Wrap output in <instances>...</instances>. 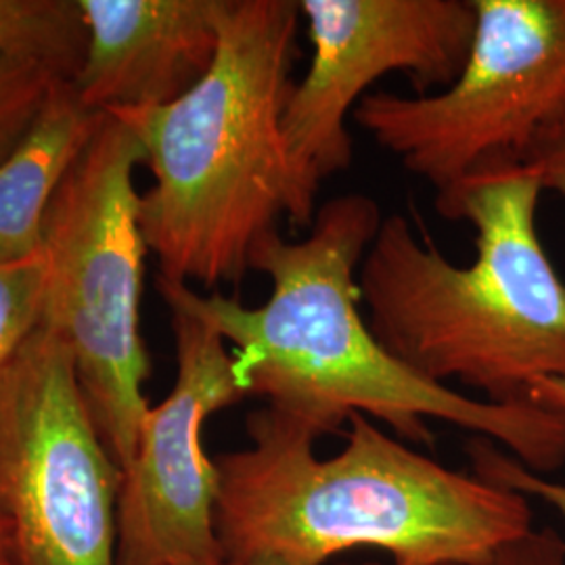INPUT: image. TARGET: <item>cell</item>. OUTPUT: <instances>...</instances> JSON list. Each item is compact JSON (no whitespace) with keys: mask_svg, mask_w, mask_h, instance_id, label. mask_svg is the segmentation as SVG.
Masks as SVG:
<instances>
[{"mask_svg":"<svg viewBox=\"0 0 565 565\" xmlns=\"http://www.w3.org/2000/svg\"><path fill=\"white\" fill-rule=\"evenodd\" d=\"M0 565H21L11 527L0 518Z\"/></svg>","mask_w":565,"mask_h":565,"instance_id":"cell-19","label":"cell"},{"mask_svg":"<svg viewBox=\"0 0 565 565\" xmlns=\"http://www.w3.org/2000/svg\"><path fill=\"white\" fill-rule=\"evenodd\" d=\"M312 61L282 114L289 156L321 184L354 158L345 118L364 90L404 72L417 95L448 88L476 34L473 0H300Z\"/></svg>","mask_w":565,"mask_h":565,"instance_id":"cell-8","label":"cell"},{"mask_svg":"<svg viewBox=\"0 0 565 565\" xmlns=\"http://www.w3.org/2000/svg\"><path fill=\"white\" fill-rule=\"evenodd\" d=\"M55 84L39 70L0 60V162L39 120Z\"/></svg>","mask_w":565,"mask_h":565,"instance_id":"cell-14","label":"cell"},{"mask_svg":"<svg viewBox=\"0 0 565 565\" xmlns=\"http://www.w3.org/2000/svg\"><path fill=\"white\" fill-rule=\"evenodd\" d=\"M543 191L532 163L505 158L438 193L440 214L478 231L465 268L401 214L384 218L359 270L377 342L427 380H457L490 403H522L539 380L565 377V282L536 226Z\"/></svg>","mask_w":565,"mask_h":565,"instance_id":"cell-4","label":"cell"},{"mask_svg":"<svg viewBox=\"0 0 565 565\" xmlns=\"http://www.w3.org/2000/svg\"><path fill=\"white\" fill-rule=\"evenodd\" d=\"M49 296L44 254L0 263V371L41 327Z\"/></svg>","mask_w":565,"mask_h":565,"instance_id":"cell-13","label":"cell"},{"mask_svg":"<svg viewBox=\"0 0 565 565\" xmlns=\"http://www.w3.org/2000/svg\"><path fill=\"white\" fill-rule=\"evenodd\" d=\"M300 18L296 0H223L202 81L177 102L109 114L137 135L153 172L141 231L166 281L237 285L281 218L315 223L319 184L296 168L282 135Z\"/></svg>","mask_w":565,"mask_h":565,"instance_id":"cell-3","label":"cell"},{"mask_svg":"<svg viewBox=\"0 0 565 565\" xmlns=\"http://www.w3.org/2000/svg\"><path fill=\"white\" fill-rule=\"evenodd\" d=\"M522 160L534 166L545 191H555L565 200V114L546 126Z\"/></svg>","mask_w":565,"mask_h":565,"instance_id":"cell-17","label":"cell"},{"mask_svg":"<svg viewBox=\"0 0 565 565\" xmlns=\"http://www.w3.org/2000/svg\"><path fill=\"white\" fill-rule=\"evenodd\" d=\"M218 565H252V564H228V562H223V564ZM363 565H377V564H363Z\"/></svg>","mask_w":565,"mask_h":565,"instance_id":"cell-20","label":"cell"},{"mask_svg":"<svg viewBox=\"0 0 565 565\" xmlns=\"http://www.w3.org/2000/svg\"><path fill=\"white\" fill-rule=\"evenodd\" d=\"M380 205L345 193L317 210L300 242L268 233L249 268L270 279L263 306L247 308L223 294L200 296L158 277L168 308H182L233 343V366L247 396L287 411L321 436L352 415L373 417L401 440L431 446L429 419L457 425L536 471L565 463V415L532 401L490 403L436 384L377 342L359 308L356 268L382 224Z\"/></svg>","mask_w":565,"mask_h":565,"instance_id":"cell-1","label":"cell"},{"mask_svg":"<svg viewBox=\"0 0 565 565\" xmlns=\"http://www.w3.org/2000/svg\"><path fill=\"white\" fill-rule=\"evenodd\" d=\"M476 34L443 93L364 95L352 118L436 193L494 160H522L565 114V0H473Z\"/></svg>","mask_w":565,"mask_h":565,"instance_id":"cell-6","label":"cell"},{"mask_svg":"<svg viewBox=\"0 0 565 565\" xmlns=\"http://www.w3.org/2000/svg\"><path fill=\"white\" fill-rule=\"evenodd\" d=\"M88 51L74 82L88 107L116 114L177 102L218 51L223 0H81Z\"/></svg>","mask_w":565,"mask_h":565,"instance_id":"cell-10","label":"cell"},{"mask_svg":"<svg viewBox=\"0 0 565 565\" xmlns=\"http://www.w3.org/2000/svg\"><path fill=\"white\" fill-rule=\"evenodd\" d=\"M527 401L565 415V377L539 380L536 384L530 385Z\"/></svg>","mask_w":565,"mask_h":565,"instance_id":"cell-18","label":"cell"},{"mask_svg":"<svg viewBox=\"0 0 565 565\" xmlns=\"http://www.w3.org/2000/svg\"><path fill=\"white\" fill-rule=\"evenodd\" d=\"M446 565H565V539L551 527H532L524 536L486 553L484 557Z\"/></svg>","mask_w":565,"mask_h":565,"instance_id":"cell-16","label":"cell"},{"mask_svg":"<svg viewBox=\"0 0 565 565\" xmlns=\"http://www.w3.org/2000/svg\"><path fill=\"white\" fill-rule=\"evenodd\" d=\"M348 424L342 450L319 459L308 422L270 404L247 417L252 446L214 459L224 562L324 565L377 548L394 565L459 564L532 530L524 494L438 463L364 415Z\"/></svg>","mask_w":565,"mask_h":565,"instance_id":"cell-2","label":"cell"},{"mask_svg":"<svg viewBox=\"0 0 565 565\" xmlns=\"http://www.w3.org/2000/svg\"><path fill=\"white\" fill-rule=\"evenodd\" d=\"M105 120L74 84L53 86L39 120L0 162V263L41 254L49 205Z\"/></svg>","mask_w":565,"mask_h":565,"instance_id":"cell-11","label":"cell"},{"mask_svg":"<svg viewBox=\"0 0 565 565\" xmlns=\"http://www.w3.org/2000/svg\"><path fill=\"white\" fill-rule=\"evenodd\" d=\"M467 455L471 461V471L476 476L492 484L520 492L525 499H541L546 505L553 507L565 522V484L553 482L543 473L527 469L509 452L501 450L499 445L486 438H473L467 445Z\"/></svg>","mask_w":565,"mask_h":565,"instance_id":"cell-15","label":"cell"},{"mask_svg":"<svg viewBox=\"0 0 565 565\" xmlns=\"http://www.w3.org/2000/svg\"><path fill=\"white\" fill-rule=\"evenodd\" d=\"M88 51L81 0H0V60L74 84Z\"/></svg>","mask_w":565,"mask_h":565,"instance_id":"cell-12","label":"cell"},{"mask_svg":"<svg viewBox=\"0 0 565 565\" xmlns=\"http://www.w3.org/2000/svg\"><path fill=\"white\" fill-rule=\"evenodd\" d=\"M121 471L42 323L0 371V518L21 565H118Z\"/></svg>","mask_w":565,"mask_h":565,"instance_id":"cell-7","label":"cell"},{"mask_svg":"<svg viewBox=\"0 0 565 565\" xmlns=\"http://www.w3.org/2000/svg\"><path fill=\"white\" fill-rule=\"evenodd\" d=\"M139 163L141 141L107 114L42 226L49 264L42 323L67 343L90 415L120 471L135 457L151 408L142 392L151 361L141 335L147 243L135 186Z\"/></svg>","mask_w":565,"mask_h":565,"instance_id":"cell-5","label":"cell"},{"mask_svg":"<svg viewBox=\"0 0 565 565\" xmlns=\"http://www.w3.org/2000/svg\"><path fill=\"white\" fill-rule=\"evenodd\" d=\"M177 382L142 422L121 471L118 565H218V469L203 448V425L247 396L233 354L200 317L170 308Z\"/></svg>","mask_w":565,"mask_h":565,"instance_id":"cell-9","label":"cell"}]
</instances>
